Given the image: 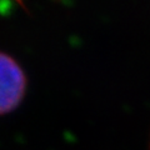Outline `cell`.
Masks as SVG:
<instances>
[{
  "label": "cell",
  "instance_id": "cell-1",
  "mask_svg": "<svg viewBox=\"0 0 150 150\" xmlns=\"http://www.w3.org/2000/svg\"><path fill=\"white\" fill-rule=\"evenodd\" d=\"M25 71L11 55L0 51V115L20 105L26 93Z\"/></svg>",
  "mask_w": 150,
  "mask_h": 150
}]
</instances>
